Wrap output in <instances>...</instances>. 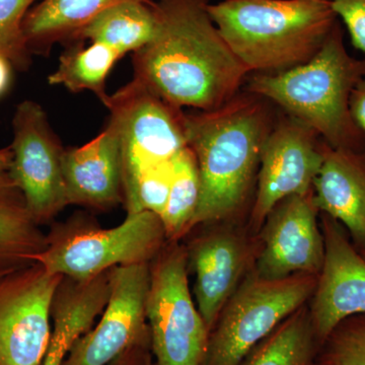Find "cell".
<instances>
[{"instance_id":"6da1fadb","label":"cell","mask_w":365,"mask_h":365,"mask_svg":"<svg viewBox=\"0 0 365 365\" xmlns=\"http://www.w3.org/2000/svg\"><path fill=\"white\" fill-rule=\"evenodd\" d=\"M208 6L209 0L155 1V36L132 56L133 78L180 109L222 107L250 73L223 39Z\"/></svg>"},{"instance_id":"5bb4252c","label":"cell","mask_w":365,"mask_h":365,"mask_svg":"<svg viewBox=\"0 0 365 365\" xmlns=\"http://www.w3.org/2000/svg\"><path fill=\"white\" fill-rule=\"evenodd\" d=\"M325 260L311 299L309 316L319 347L343 319L365 314V258L337 220L323 213Z\"/></svg>"},{"instance_id":"52a82bcc","label":"cell","mask_w":365,"mask_h":365,"mask_svg":"<svg viewBox=\"0 0 365 365\" xmlns=\"http://www.w3.org/2000/svg\"><path fill=\"white\" fill-rule=\"evenodd\" d=\"M155 365H202L209 330L190 292L186 248L168 242L150 263L146 299Z\"/></svg>"},{"instance_id":"603a6c76","label":"cell","mask_w":365,"mask_h":365,"mask_svg":"<svg viewBox=\"0 0 365 365\" xmlns=\"http://www.w3.org/2000/svg\"><path fill=\"white\" fill-rule=\"evenodd\" d=\"M119 59L121 56L104 44H78L60 56L58 66L48 76V83L64 86L71 93L91 91L105 105L110 97L106 86L108 76Z\"/></svg>"},{"instance_id":"83f0119b","label":"cell","mask_w":365,"mask_h":365,"mask_svg":"<svg viewBox=\"0 0 365 365\" xmlns=\"http://www.w3.org/2000/svg\"><path fill=\"white\" fill-rule=\"evenodd\" d=\"M334 11L344 24L352 45L365 53V0H331Z\"/></svg>"},{"instance_id":"1f68e13d","label":"cell","mask_w":365,"mask_h":365,"mask_svg":"<svg viewBox=\"0 0 365 365\" xmlns=\"http://www.w3.org/2000/svg\"><path fill=\"white\" fill-rule=\"evenodd\" d=\"M11 272V271H1L0 270V279L4 277V275H6L7 273Z\"/></svg>"},{"instance_id":"7a4b0ae2","label":"cell","mask_w":365,"mask_h":365,"mask_svg":"<svg viewBox=\"0 0 365 365\" xmlns=\"http://www.w3.org/2000/svg\"><path fill=\"white\" fill-rule=\"evenodd\" d=\"M186 137L200 175V199L191 230L232 215L246 199L270 120L260 98L235 96L213 111L186 114Z\"/></svg>"},{"instance_id":"30bf717a","label":"cell","mask_w":365,"mask_h":365,"mask_svg":"<svg viewBox=\"0 0 365 365\" xmlns=\"http://www.w3.org/2000/svg\"><path fill=\"white\" fill-rule=\"evenodd\" d=\"M62 276L39 263L0 279V365H41L51 338V309Z\"/></svg>"},{"instance_id":"d6a6232c","label":"cell","mask_w":365,"mask_h":365,"mask_svg":"<svg viewBox=\"0 0 365 365\" xmlns=\"http://www.w3.org/2000/svg\"><path fill=\"white\" fill-rule=\"evenodd\" d=\"M146 365H155V362L153 361V359H150V361L148 362Z\"/></svg>"},{"instance_id":"2e32d148","label":"cell","mask_w":365,"mask_h":365,"mask_svg":"<svg viewBox=\"0 0 365 365\" xmlns=\"http://www.w3.org/2000/svg\"><path fill=\"white\" fill-rule=\"evenodd\" d=\"M62 163L69 205L108 211L123 203L121 144L111 121L90 143L66 148Z\"/></svg>"},{"instance_id":"f546056e","label":"cell","mask_w":365,"mask_h":365,"mask_svg":"<svg viewBox=\"0 0 365 365\" xmlns=\"http://www.w3.org/2000/svg\"><path fill=\"white\" fill-rule=\"evenodd\" d=\"M150 359V342H146L133 346L110 365H146Z\"/></svg>"},{"instance_id":"ba28073f","label":"cell","mask_w":365,"mask_h":365,"mask_svg":"<svg viewBox=\"0 0 365 365\" xmlns=\"http://www.w3.org/2000/svg\"><path fill=\"white\" fill-rule=\"evenodd\" d=\"M104 106L119 134L124 198L144 172L172 162L188 146L186 114L134 78Z\"/></svg>"},{"instance_id":"7c38bea8","label":"cell","mask_w":365,"mask_h":365,"mask_svg":"<svg viewBox=\"0 0 365 365\" xmlns=\"http://www.w3.org/2000/svg\"><path fill=\"white\" fill-rule=\"evenodd\" d=\"M324 141L313 129L288 116L278 122L264 141L258 190L252 223L263 225L281 201L313 191L314 178L323 163Z\"/></svg>"},{"instance_id":"4dcf8cb0","label":"cell","mask_w":365,"mask_h":365,"mask_svg":"<svg viewBox=\"0 0 365 365\" xmlns=\"http://www.w3.org/2000/svg\"><path fill=\"white\" fill-rule=\"evenodd\" d=\"M14 67L11 60L0 53V98L4 97L13 83Z\"/></svg>"},{"instance_id":"cb8c5ba5","label":"cell","mask_w":365,"mask_h":365,"mask_svg":"<svg viewBox=\"0 0 365 365\" xmlns=\"http://www.w3.org/2000/svg\"><path fill=\"white\" fill-rule=\"evenodd\" d=\"M200 191V175L195 155L187 146L173 160L169 199L160 216L168 242H178L191 230Z\"/></svg>"},{"instance_id":"484cf974","label":"cell","mask_w":365,"mask_h":365,"mask_svg":"<svg viewBox=\"0 0 365 365\" xmlns=\"http://www.w3.org/2000/svg\"><path fill=\"white\" fill-rule=\"evenodd\" d=\"M37 0H0V53L11 60L16 71H28L33 55L24 39L23 21Z\"/></svg>"},{"instance_id":"277c9868","label":"cell","mask_w":365,"mask_h":365,"mask_svg":"<svg viewBox=\"0 0 365 365\" xmlns=\"http://www.w3.org/2000/svg\"><path fill=\"white\" fill-rule=\"evenodd\" d=\"M208 11L250 73L306 63L339 21L331 0H222Z\"/></svg>"},{"instance_id":"d4e9b609","label":"cell","mask_w":365,"mask_h":365,"mask_svg":"<svg viewBox=\"0 0 365 365\" xmlns=\"http://www.w3.org/2000/svg\"><path fill=\"white\" fill-rule=\"evenodd\" d=\"M314 365H365V314L348 317L333 329Z\"/></svg>"},{"instance_id":"836d02e7","label":"cell","mask_w":365,"mask_h":365,"mask_svg":"<svg viewBox=\"0 0 365 365\" xmlns=\"http://www.w3.org/2000/svg\"><path fill=\"white\" fill-rule=\"evenodd\" d=\"M360 254H361L362 256H364L365 258V249L362 250V251H360Z\"/></svg>"},{"instance_id":"9a60e30c","label":"cell","mask_w":365,"mask_h":365,"mask_svg":"<svg viewBox=\"0 0 365 365\" xmlns=\"http://www.w3.org/2000/svg\"><path fill=\"white\" fill-rule=\"evenodd\" d=\"M188 264L195 274L194 297L209 333L232 295L248 263L244 237L227 228L197 237L186 248Z\"/></svg>"},{"instance_id":"f1b7e54d","label":"cell","mask_w":365,"mask_h":365,"mask_svg":"<svg viewBox=\"0 0 365 365\" xmlns=\"http://www.w3.org/2000/svg\"><path fill=\"white\" fill-rule=\"evenodd\" d=\"M350 111L355 123L365 134V76L352 91Z\"/></svg>"},{"instance_id":"8992f818","label":"cell","mask_w":365,"mask_h":365,"mask_svg":"<svg viewBox=\"0 0 365 365\" xmlns=\"http://www.w3.org/2000/svg\"><path fill=\"white\" fill-rule=\"evenodd\" d=\"M319 276L297 274L279 280L252 271L242 280L209 333L202 365H239L278 326L306 306Z\"/></svg>"},{"instance_id":"4316f807","label":"cell","mask_w":365,"mask_h":365,"mask_svg":"<svg viewBox=\"0 0 365 365\" xmlns=\"http://www.w3.org/2000/svg\"><path fill=\"white\" fill-rule=\"evenodd\" d=\"M173 180V160L144 172L124 193L127 215L150 211L162 216L169 199Z\"/></svg>"},{"instance_id":"5b68a950","label":"cell","mask_w":365,"mask_h":365,"mask_svg":"<svg viewBox=\"0 0 365 365\" xmlns=\"http://www.w3.org/2000/svg\"><path fill=\"white\" fill-rule=\"evenodd\" d=\"M167 242L162 218L150 211L127 215L111 228L79 215L52 227L35 262L54 275L86 281L119 266L151 263Z\"/></svg>"},{"instance_id":"9c48e42d","label":"cell","mask_w":365,"mask_h":365,"mask_svg":"<svg viewBox=\"0 0 365 365\" xmlns=\"http://www.w3.org/2000/svg\"><path fill=\"white\" fill-rule=\"evenodd\" d=\"M11 127V175L34 222L49 225L69 205L62 163L66 148L35 101L16 106Z\"/></svg>"},{"instance_id":"8fae6325","label":"cell","mask_w":365,"mask_h":365,"mask_svg":"<svg viewBox=\"0 0 365 365\" xmlns=\"http://www.w3.org/2000/svg\"><path fill=\"white\" fill-rule=\"evenodd\" d=\"M109 279L102 318L76 341L63 365H110L133 346L150 342L146 319L150 263L113 268Z\"/></svg>"},{"instance_id":"3957f363","label":"cell","mask_w":365,"mask_h":365,"mask_svg":"<svg viewBox=\"0 0 365 365\" xmlns=\"http://www.w3.org/2000/svg\"><path fill=\"white\" fill-rule=\"evenodd\" d=\"M364 76L365 59L348 53L338 21L313 58L287 71L255 74L247 91L279 106L331 148L365 151V134L350 111L352 91Z\"/></svg>"},{"instance_id":"ffe728a7","label":"cell","mask_w":365,"mask_h":365,"mask_svg":"<svg viewBox=\"0 0 365 365\" xmlns=\"http://www.w3.org/2000/svg\"><path fill=\"white\" fill-rule=\"evenodd\" d=\"M123 1L128 0H40L21 26L26 48L33 56H49L54 45L72 42L98 14Z\"/></svg>"},{"instance_id":"4fadbf2b","label":"cell","mask_w":365,"mask_h":365,"mask_svg":"<svg viewBox=\"0 0 365 365\" xmlns=\"http://www.w3.org/2000/svg\"><path fill=\"white\" fill-rule=\"evenodd\" d=\"M318 212L313 191L278 203L263 223V247L253 272L267 280L297 274L319 276L325 260V245Z\"/></svg>"},{"instance_id":"7402d4cb","label":"cell","mask_w":365,"mask_h":365,"mask_svg":"<svg viewBox=\"0 0 365 365\" xmlns=\"http://www.w3.org/2000/svg\"><path fill=\"white\" fill-rule=\"evenodd\" d=\"M319 343L306 306L285 319L239 365H314Z\"/></svg>"},{"instance_id":"d6986e66","label":"cell","mask_w":365,"mask_h":365,"mask_svg":"<svg viewBox=\"0 0 365 365\" xmlns=\"http://www.w3.org/2000/svg\"><path fill=\"white\" fill-rule=\"evenodd\" d=\"M11 146L0 148V270L35 263L47 247V235L34 222L11 175Z\"/></svg>"},{"instance_id":"44dd1931","label":"cell","mask_w":365,"mask_h":365,"mask_svg":"<svg viewBox=\"0 0 365 365\" xmlns=\"http://www.w3.org/2000/svg\"><path fill=\"white\" fill-rule=\"evenodd\" d=\"M155 1L128 0L120 2L79 31L73 41L88 40L112 48L122 57L138 51L155 36L157 30Z\"/></svg>"},{"instance_id":"e0dca14e","label":"cell","mask_w":365,"mask_h":365,"mask_svg":"<svg viewBox=\"0 0 365 365\" xmlns=\"http://www.w3.org/2000/svg\"><path fill=\"white\" fill-rule=\"evenodd\" d=\"M323 163L314 180L313 201L344 227L359 251L365 249V151L324 143Z\"/></svg>"},{"instance_id":"ac0fdd59","label":"cell","mask_w":365,"mask_h":365,"mask_svg":"<svg viewBox=\"0 0 365 365\" xmlns=\"http://www.w3.org/2000/svg\"><path fill=\"white\" fill-rule=\"evenodd\" d=\"M109 295V271L86 281L62 278L53 299L51 338L41 365H63L76 341L104 311Z\"/></svg>"}]
</instances>
